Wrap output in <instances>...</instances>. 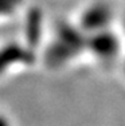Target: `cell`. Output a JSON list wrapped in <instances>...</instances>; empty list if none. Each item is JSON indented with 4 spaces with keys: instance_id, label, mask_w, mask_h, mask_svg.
Listing matches in <instances>:
<instances>
[{
    "instance_id": "obj_1",
    "label": "cell",
    "mask_w": 125,
    "mask_h": 126,
    "mask_svg": "<svg viewBox=\"0 0 125 126\" xmlns=\"http://www.w3.org/2000/svg\"><path fill=\"white\" fill-rule=\"evenodd\" d=\"M0 126H5V125H4V124H3V122H1V121H0Z\"/></svg>"
}]
</instances>
